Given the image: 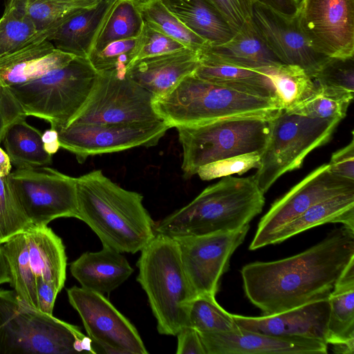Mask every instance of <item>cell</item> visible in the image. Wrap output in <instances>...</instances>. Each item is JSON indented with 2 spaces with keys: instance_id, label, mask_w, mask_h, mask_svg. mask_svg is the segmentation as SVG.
<instances>
[{
  "instance_id": "5b68a950",
  "label": "cell",
  "mask_w": 354,
  "mask_h": 354,
  "mask_svg": "<svg viewBox=\"0 0 354 354\" xmlns=\"http://www.w3.org/2000/svg\"><path fill=\"white\" fill-rule=\"evenodd\" d=\"M137 281L145 290L161 335H176L188 326L196 297L184 271L179 248L171 236L156 234L140 251Z\"/></svg>"
},
{
  "instance_id": "f907efd6",
  "label": "cell",
  "mask_w": 354,
  "mask_h": 354,
  "mask_svg": "<svg viewBox=\"0 0 354 354\" xmlns=\"http://www.w3.org/2000/svg\"><path fill=\"white\" fill-rule=\"evenodd\" d=\"M11 161L9 156L0 147V176H7L10 172L12 169Z\"/></svg>"
},
{
  "instance_id": "4316f807",
  "label": "cell",
  "mask_w": 354,
  "mask_h": 354,
  "mask_svg": "<svg viewBox=\"0 0 354 354\" xmlns=\"http://www.w3.org/2000/svg\"><path fill=\"white\" fill-rule=\"evenodd\" d=\"M25 232L34 273L60 292L64 286L67 266L61 238L47 225H32Z\"/></svg>"
},
{
  "instance_id": "277c9868",
  "label": "cell",
  "mask_w": 354,
  "mask_h": 354,
  "mask_svg": "<svg viewBox=\"0 0 354 354\" xmlns=\"http://www.w3.org/2000/svg\"><path fill=\"white\" fill-rule=\"evenodd\" d=\"M153 106L170 128L235 117L270 120L281 110L276 100L241 93L193 74L184 77L167 94L154 97Z\"/></svg>"
},
{
  "instance_id": "7c38bea8",
  "label": "cell",
  "mask_w": 354,
  "mask_h": 354,
  "mask_svg": "<svg viewBox=\"0 0 354 354\" xmlns=\"http://www.w3.org/2000/svg\"><path fill=\"white\" fill-rule=\"evenodd\" d=\"M67 295L82 319L95 353H148L136 327L104 295L73 286L67 289Z\"/></svg>"
},
{
  "instance_id": "9f6ffc18",
  "label": "cell",
  "mask_w": 354,
  "mask_h": 354,
  "mask_svg": "<svg viewBox=\"0 0 354 354\" xmlns=\"http://www.w3.org/2000/svg\"><path fill=\"white\" fill-rule=\"evenodd\" d=\"M102 1H105V0H102Z\"/></svg>"
},
{
  "instance_id": "d590c367",
  "label": "cell",
  "mask_w": 354,
  "mask_h": 354,
  "mask_svg": "<svg viewBox=\"0 0 354 354\" xmlns=\"http://www.w3.org/2000/svg\"><path fill=\"white\" fill-rule=\"evenodd\" d=\"M313 79L322 94L351 103L354 93V56L327 57Z\"/></svg>"
},
{
  "instance_id": "d6a6232c",
  "label": "cell",
  "mask_w": 354,
  "mask_h": 354,
  "mask_svg": "<svg viewBox=\"0 0 354 354\" xmlns=\"http://www.w3.org/2000/svg\"><path fill=\"white\" fill-rule=\"evenodd\" d=\"M46 39L26 15L20 0H7L0 19V59Z\"/></svg>"
},
{
  "instance_id": "7dc6e473",
  "label": "cell",
  "mask_w": 354,
  "mask_h": 354,
  "mask_svg": "<svg viewBox=\"0 0 354 354\" xmlns=\"http://www.w3.org/2000/svg\"><path fill=\"white\" fill-rule=\"evenodd\" d=\"M177 336V354H206L198 331L187 326L183 327Z\"/></svg>"
},
{
  "instance_id": "4fadbf2b",
  "label": "cell",
  "mask_w": 354,
  "mask_h": 354,
  "mask_svg": "<svg viewBox=\"0 0 354 354\" xmlns=\"http://www.w3.org/2000/svg\"><path fill=\"white\" fill-rule=\"evenodd\" d=\"M170 127L163 120L131 123L73 124L57 130L61 148L79 163L90 156L153 147Z\"/></svg>"
},
{
  "instance_id": "9c48e42d",
  "label": "cell",
  "mask_w": 354,
  "mask_h": 354,
  "mask_svg": "<svg viewBox=\"0 0 354 354\" xmlns=\"http://www.w3.org/2000/svg\"><path fill=\"white\" fill-rule=\"evenodd\" d=\"M339 120L312 119L281 109L269 120V133L252 176L263 194L285 173L299 169L306 156L326 144Z\"/></svg>"
},
{
  "instance_id": "74e56055",
  "label": "cell",
  "mask_w": 354,
  "mask_h": 354,
  "mask_svg": "<svg viewBox=\"0 0 354 354\" xmlns=\"http://www.w3.org/2000/svg\"><path fill=\"white\" fill-rule=\"evenodd\" d=\"M24 12L37 30L48 36L70 17L83 8L46 1L20 0Z\"/></svg>"
},
{
  "instance_id": "816d5d0a",
  "label": "cell",
  "mask_w": 354,
  "mask_h": 354,
  "mask_svg": "<svg viewBox=\"0 0 354 354\" xmlns=\"http://www.w3.org/2000/svg\"><path fill=\"white\" fill-rule=\"evenodd\" d=\"M74 5L80 8H90L96 6L100 0H46Z\"/></svg>"
},
{
  "instance_id": "52a82bcc",
  "label": "cell",
  "mask_w": 354,
  "mask_h": 354,
  "mask_svg": "<svg viewBox=\"0 0 354 354\" xmlns=\"http://www.w3.org/2000/svg\"><path fill=\"white\" fill-rule=\"evenodd\" d=\"M97 75L88 58L75 57L37 79L7 88L26 117L44 120L58 130L66 128L83 107Z\"/></svg>"
},
{
  "instance_id": "ab89813d",
  "label": "cell",
  "mask_w": 354,
  "mask_h": 354,
  "mask_svg": "<svg viewBox=\"0 0 354 354\" xmlns=\"http://www.w3.org/2000/svg\"><path fill=\"white\" fill-rule=\"evenodd\" d=\"M138 41L139 37L113 41L102 50L91 53L88 59L97 73L127 69L135 59Z\"/></svg>"
},
{
  "instance_id": "bcb514c9",
  "label": "cell",
  "mask_w": 354,
  "mask_h": 354,
  "mask_svg": "<svg viewBox=\"0 0 354 354\" xmlns=\"http://www.w3.org/2000/svg\"><path fill=\"white\" fill-rule=\"evenodd\" d=\"M330 171L339 177L354 181V139L334 152L328 163Z\"/></svg>"
},
{
  "instance_id": "f35d334b",
  "label": "cell",
  "mask_w": 354,
  "mask_h": 354,
  "mask_svg": "<svg viewBox=\"0 0 354 354\" xmlns=\"http://www.w3.org/2000/svg\"><path fill=\"white\" fill-rule=\"evenodd\" d=\"M32 226L21 210L8 181L0 176V243Z\"/></svg>"
},
{
  "instance_id": "e0dca14e",
  "label": "cell",
  "mask_w": 354,
  "mask_h": 354,
  "mask_svg": "<svg viewBox=\"0 0 354 354\" xmlns=\"http://www.w3.org/2000/svg\"><path fill=\"white\" fill-rule=\"evenodd\" d=\"M250 18L267 46L282 64L298 66L313 78L328 57L311 46L297 15L286 16L254 1Z\"/></svg>"
},
{
  "instance_id": "603a6c76",
  "label": "cell",
  "mask_w": 354,
  "mask_h": 354,
  "mask_svg": "<svg viewBox=\"0 0 354 354\" xmlns=\"http://www.w3.org/2000/svg\"><path fill=\"white\" fill-rule=\"evenodd\" d=\"M75 57L46 39L1 58L0 83L6 87L25 84L66 65Z\"/></svg>"
},
{
  "instance_id": "ffe728a7",
  "label": "cell",
  "mask_w": 354,
  "mask_h": 354,
  "mask_svg": "<svg viewBox=\"0 0 354 354\" xmlns=\"http://www.w3.org/2000/svg\"><path fill=\"white\" fill-rule=\"evenodd\" d=\"M199 64L198 52L185 48L138 59L128 66L127 72L133 81L158 97L167 94L184 77L193 74Z\"/></svg>"
},
{
  "instance_id": "681fc988",
  "label": "cell",
  "mask_w": 354,
  "mask_h": 354,
  "mask_svg": "<svg viewBox=\"0 0 354 354\" xmlns=\"http://www.w3.org/2000/svg\"><path fill=\"white\" fill-rule=\"evenodd\" d=\"M281 15L295 17L297 15L300 0H253Z\"/></svg>"
},
{
  "instance_id": "836d02e7",
  "label": "cell",
  "mask_w": 354,
  "mask_h": 354,
  "mask_svg": "<svg viewBox=\"0 0 354 354\" xmlns=\"http://www.w3.org/2000/svg\"><path fill=\"white\" fill-rule=\"evenodd\" d=\"M144 24L136 0H116L102 22L91 53L115 41L139 37Z\"/></svg>"
},
{
  "instance_id": "83f0119b",
  "label": "cell",
  "mask_w": 354,
  "mask_h": 354,
  "mask_svg": "<svg viewBox=\"0 0 354 354\" xmlns=\"http://www.w3.org/2000/svg\"><path fill=\"white\" fill-rule=\"evenodd\" d=\"M328 223H342L354 231V192L341 194L312 205L273 234L268 245L281 243L308 229Z\"/></svg>"
},
{
  "instance_id": "f5cc1de1",
  "label": "cell",
  "mask_w": 354,
  "mask_h": 354,
  "mask_svg": "<svg viewBox=\"0 0 354 354\" xmlns=\"http://www.w3.org/2000/svg\"><path fill=\"white\" fill-rule=\"evenodd\" d=\"M10 282L8 267L0 248V285Z\"/></svg>"
},
{
  "instance_id": "4dcf8cb0",
  "label": "cell",
  "mask_w": 354,
  "mask_h": 354,
  "mask_svg": "<svg viewBox=\"0 0 354 354\" xmlns=\"http://www.w3.org/2000/svg\"><path fill=\"white\" fill-rule=\"evenodd\" d=\"M20 118L6 129L3 143L11 163L17 168L48 166L52 155L44 149L41 132Z\"/></svg>"
},
{
  "instance_id": "e575fe53",
  "label": "cell",
  "mask_w": 354,
  "mask_h": 354,
  "mask_svg": "<svg viewBox=\"0 0 354 354\" xmlns=\"http://www.w3.org/2000/svg\"><path fill=\"white\" fill-rule=\"evenodd\" d=\"M137 6L145 23L186 48L199 52L209 45L184 25L160 0L137 1Z\"/></svg>"
},
{
  "instance_id": "2e32d148",
  "label": "cell",
  "mask_w": 354,
  "mask_h": 354,
  "mask_svg": "<svg viewBox=\"0 0 354 354\" xmlns=\"http://www.w3.org/2000/svg\"><path fill=\"white\" fill-rule=\"evenodd\" d=\"M299 26L317 53L354 56V0H300Z\"/></svg>"
},
{
  "instance_id": "1f68e13d",
  "label": "cell",
  "mask_w": 354,
  "mask_h": 354,
  "mask_svg": "<svg viewBox=\"0 0 354 354\" xmlns=\"http://www.w3.org/2000/svg\"><path fill=\"white\" fill-rule=\"evenodd\" d=\"M257 71L270 80L281 109L286 111L310 97L318 88L314 80L296 65L281 64Z\"/></svg>"
},
{
  "instance_id": "ba28073f",
  "label": "cell",
  "mask_w": 354,
  "mask_h": 354,
  "mask_svg": "<svg viewBox=\"0 0 354 354\" xmlns=\"http://www.w3.org/2000/svg\"><path fill=\"white\" fill-rule=\"evenodd\" d=\"M269 120L235 117L176 127L183 150V178H190L200 167L212 162L248 153H261L268 140Z\"/></svg>"
},
{
  "instance_id": "9a60e30c",
  "label": "cell",
  "mask_w": 354,
  "mask_h": 354,
  "mask_svg": "<svg viewBox=\"0 0 354 354\" xmlns=\"http://www.w3.org/2000/svg\"><path fill=\"white\" fill-rule=\"evenodd\" d=\"M351 192H354V181L333 174L328 164L322 165L271 205L258 224L250 250L268 245L273 234L312 205Z\"/></svg>"
},
{
  "instance_id": "cb8c5ba5",
  "label": "cell",
  "mask_w": 354,
  "mask_h": 354,
  "mask_svg": "<svg viewBox=\"0 0 354 354\" xmlns=\"http://www.w3.org/2000/svg\"><path fill=\"white\" fill-rule=\"evenodd\" d=\"M330 314L326 337L337 353L354 351V259L346 266L328 298Z\"/></svg>"
},
{
  "instance_id": "44dd1931",
  "label": "cell",
  "mask_w": 354,
  "mask_h": 354,
  "mask_svg": "<svg viewBox=\"0 0 354 354\" xmlns=\"http://www.w3.org/2000/svg\"><path fill=\"white\" fill-rule=\"evenodd\" d=\"M201 63H214L257 70L282 64L267 46L251 18L233 37L219 46L208 45L198 52Z\"/></svg>"
},
{
  "instance_id": "f546056e",
  "label": "cell",
  "mask_w": 354,
  "mask_h": 354,
  "mask_svg": "<svg viewBox=\"0 0 354 354\" xmlns=\"http://www.w3.org/2000/svg\"><path fill=\"white\" fill-rule=\"evenodd\" d=\"M0 248L8 267L9 283L18 299L25 305L38 310L36 275L30 263L26 232L0 243Z\"/></svg>"
},
{
  "instance_id": "3957f363",
  "label": "cell",
  "mask_w": 354,
  "mask_h": 354,
  "mask_svg": "<svg viewBox=\"0 0 354 354\" xmlns=\"http://www.w3.org/2000/svg\"><path fill=\"white\" fill-rule=\"evenodd\" d=\"M264 203V194L252 176H225L162 219L155 232L178 237L235 231L260 214Z\"/></svg>"
},
{
  "instance_id": "d6986e66",
  "label": "cell",
  "mask_w": 354,
  "mask_h": 354,
  "mask_svg": "<svg viewBox=\"0 0 354 354\" xmlns=\"http://www.w3.org/2000/svg\"><path fill=\"white\" fill-rule=\"evenodd\" d=\"M329 314V301L326 299L276 314L261 317L232 315V317L245 330L267 335L315 339L326 343Z\"/></svg>"
},
{
  "instance_id": "7402d4cb",
  "label": "cell",
  "mask_w": 354,
  "mask_h": 354,
  "mask_svg": "<svg viewBox=\"0 0 354 354\" xmlns=\"http://www.w3.org/2000/svg\"><path fill=\"white\" fill-rule=\"evenodd\" d=\"M73 277L81 287L104 295L109 294L133 272L125 257L102 245L97 252H86L70 265Z\"/></svg>"
},
{
  "instance_id": "60d3db41",
  "label": "cell",
  "mask_w": 354,
  "mask_h": 354,
  "mask_svg": "<svg viewBox=\"0 0 354 354\" xmlns=\"http://www.w3.org/2000/svg\"><path fill=\"white\" fill-rule=\"evenodd\" d=\"M349 104V102L325 95L317 88L313 95L286 112L312 119L341 121L346 116Z\"/></svg>"
},
{
  "instance_id": "6da1fadb",
  "label": "cell",
  "mask_w": 354,
  "mask_h": 354,
  "mask_svg": "<svg viewBox=\"0 0 354 354\" xmlns=\"http://www.w3.org/2000/svg\"><path fill=\"white\" fill-rule=\"evenodd\" d=\"M354 259V231L345 227L310 248L288 258L254 262L241 273L245 293L264 315L328 299Z\"/></svg>"
},
{
  "instance_id": "db71d44e",
  "label": "cell",
  "mask_w": 354,
  "mask_h": 354,
  "mask_svg": "<svg viewBox=\"0 0 354 354\" xmlns=\"http://www.w3.org/2000/svg\"><path fill=\"white\" fill-rule=\"evenodd\" d=\"M42 142L44 144H50L59 141L58 132L55 129L50 128L42 133Z\"/></svg>"
},
{
  "instance_id": "f6af8a7d",
  "label": "cell",
  "mask_w": 354,
  "mask_h": 354,
  "mask_svg": "<svg viewBox=\"0 0 354 354\" xmlns=\"http://www.w3.org/2000/svg\"><path fill=\"white\" fill-rule=\"evenodd\" d=\"M26 117L8 88L0 83V143L7 127L15 121Z\"/></svg>"
},
{
  "instance_id": "8d00e7d4",
  "label": "cell",
  "mask_w": 354,
  "mask_h": 354,
  "mask_svg": "<svg viewBox=\"0 0 354 354\" xmlns=\"http://www.w3.org/2000/svg\"><path fill=\"white\" fill-rule=\"evenodd\" d=\"M188 326L199 333H234L240 330L232 317L211 295H197L191 302Z\"/></svg>"
},
{
  "instance_id": "8fae6325",
  "label": "cell",
  "mask_w": 354,
  "mask_h": 354,
  "mask_svg": "<svg viewBox=\"0 0 354 354\" xmlns=\"http://www.w3.org/2000/svg\"><path fill=\"white\" fill-rule=\"evenodd\" d=\"M7 178L32 225H47L58 218L77 217L76 178L41 166L17 168Z\"/></svg>"
},
{
  "instance_id": "f1b7e54d",
  "label": "cell",
  "mask_w": 354,
  "mask_h": 354,
  "mask_svg": "<svg viewBox=\"0 0 354 354\" xmlns=\"http://www.w3.org/2000/svg\"><path fill=\"white\" fill-rule=\"evenodd\" d=\"M193 75L199 79L241 93L277 100L270 80L257 70L222 64L200 62Z\"/></svg>"
},
{
  "instance_id": "b9f144b4",
  "label": "cell",
  "mask_w": 354,
  "mask_h": 354,
  "mask_svg": "<svg viewBox=\"0 0 354 354\" xmlns=\"http://www.w3.org/2000/svg\"><path fill=\"white\" fill-rule=\"evenodd\" d=\"M260 160L261 153L258 152L235 156L205 164L198 168L196 174L203 180L241 175L252 168L257 169Z\"/></svg>"
},
{
  "instance_id": "8992f818",
  "label": "cell",
  "mask_w": 354,
  "mask_h": 354,
  "mask_svg": "<svg viewBox=\"0 0 354 354\" xmlns=\"http://www.w3.org/2000/svg\"><path fill=\"white\" fill-rule=\"evenodd\" d=\"M95 353L91 340L76 326L19 301L0 289V354Z\"/></svg>"
},
{
  "instance_id": "30bf717a",
  "label": "cell",
  "mask_w": 354,
  "mask_h": 354,
  "mask_svg": "<svg viewBox=\"0 0 354 354\" xmlns=\"http://www.w3.org/2000/svg\"><path fill=\"white\" fill-rule=\"evenodd\" d=\"M127 70L97 73L86 102L68 125L160 120L153 106V95L133 81Z\"/></svg>"
},
{
  "instance_id": "c3c4849f",
  "label": "cell",
  "mask_w": 354,
  "mask_h": 354,
  "mask_svg": "<svg viewBox=\"0 0 354 354\" xmlns=\"http://www.w3.org/2000/svg\"><path fill=\"white\" fill-rule=\"evenodd\" d=\"M36 287L38 310L44 314L52 315L56 297L59 292L41 277H36Z\"/></svg>"
},
{
  "instance_id": "5bb4252c",
  "label": "cell",
  "mask_w": 354,
  "mask_h": 354,
  "mask_svg": "<svg viewBox=\"0 0 354 354\" xmlns=\"http://www.w3.org/2000/svg\"><path fill=\"white\" fill-rule=\"evenodd\" d=\"M250 225L232 232L173 237L187 278L197 295L215 296L230 259L243 241Z\"/></svg>"
},
{
  "instance_id": "7bdbcfd3",
  "label": "cell",
  "mask_w": 354,
  "mask_h": 354,
  "mask_svg": "<svg viewBox=\"0 0 354 354\" xmlns=\"http://www.w3.org/2000/svg\"><path fill=\"white\" fill-rule=\"evenodd\" d=\"M185 48L179 41L145 23L139 36V41L133 62L146 57L176 52Z\"/></svg>"
},
{
  "instance_id": "484cf974",
  "label": "cell",
  "mask_w": 354,
  "mask_h": 354,
  "mask_svg": "<svg viewBox=\"0 0 354 354\" xmlns=\"http://www.w3.org/2000/svg\"><path fill=\"white\" fill-rule=\"evenodd\" d=\"M165 8L210 46L222 45L236 31L209 0H160Z\"/></svg>"
},
{
  "instance_id": "d4e9b609",
  "label": "cell",
  "mask_w": 354,
  "mask_h": 354,
  "mask_svg": "<svg viewBox=\"0 0 354 354\" xmlns=\"http://www.w3.org/2000/svg\"><path fill=\"white\" fill-rule=\"evenodd\" d=\"M116 0H100L93 8H83L59 26L47 39L58 50L88 58L99 30Z\"/></svg>"
},
{
  "instance_id": "11a10c76",
  "label": "cell",
  "mask_w": 354,
  "mask_h": 354,
  "mask_svg": "<svg viewBox=\"0 0 354 354\" xmlns=\"http://www.w3.org/2000/svg\"><path fill=\"white\" fill-rule=\"evenodd\" d=\"M137 1H145V0H137Z\"/></svg>"
},
{
  "instance_id": "7a4b0ae2",
  "label": "cell",
  "mask_w": 354,
  "mask_h": 354,
  "mask_svg": "<svg viewBox=\"0 0 354 354\" xmlns=\"http://www.w3.org/2000/svg\"><path fill=\"white\" fill-rule=\"evenodd\" d=\"M77 217L102 245L120 253L141 251L155 236L156 224L143 196L127 190L97 169L76 178Z\"/></svg>"
},
{
  "instance_id": "ac0fdd59",
  "label": "cell",
  "mask_w": 354,
  "mask_h": 354,
  "mask_svg": "<svg viewBox=\"0 0 354 354\" xmlns=\"http://www.w3.org/2000/svg\"><path fill=\"white\" fill-rule=\"evenodd\" d=\"M206 354H325L328 344L315 339L267 335L240 328L234 333H199Z\"/></svg>"
},
{
  "instance_id": "ee69618b",
  "label": "cell",
  "mask_w": 354,
  "mask_h": 354,
  "mask_svg": "<svg viewBox=\"0 0 354 354\" xmlns=\"http://www.w3.org/2000/svg\"><path fill=\"white\" fill-rule=\"evenodd\" d=\"M237 32L250 19L253 0H209Z\"/></svg>"
}]
</instances>
